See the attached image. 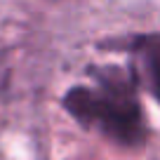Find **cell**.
<instances>
[{
	"instance_id": "obj_1",
	"label": "cell",
	"mask_w": 160,
	"mask_h": 160,
	"mask_svg": "<svg viewBox=\"0 0 160 160\" xmlns=\"http://www.w3.org/2000/svg\"><path fill=\"white\" fill-rule=\"evenodd\" d=\"M99 87H71L64 94V108L80 125L99 130L120 146H141L146 125L134 87L122 73L104 71L97 75Z\"/></svg>"
},
{
	"instance_id": "obj_2",
	"label": "cell",
	"mask_w": 160,
	"mask_h": 160,
	"mask_svg": "<svg viewBox=\"0 0 160 160\" xmlns=\"http://www.w3.org/2000/svg\"><path fill=\"white\" fill-rule=\"evenodd\" d=\"M132 57V73L160 101V33L137 35L127 45Z\"/></svg>"
}]
</instances>
